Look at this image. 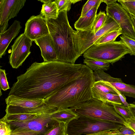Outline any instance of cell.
Here are the masks:
<instances>
[{"label": "cell", "mask_w": 135, "mask_h": 135, "mask_svg": "<svg viewBox=\"0 0 135 135\" xmlns=\"http://www.w3.org/2000/svg\"><path fill=\"white\" fill-rule=\"evenodd\" d=\"M121 40L130 50V55L135 56V40L127 36L122 35L120 37Z\"/></svg>", "instance_id": "32"}, {"label": "cell", "mask_w": 135, "mask_h": 135, "mask_svg": "<svg viewBox=\"0 0 135 135\" xmlns=\"http://www.w3.org/2000/svg\"><path fill=\"white\" fill-rule=\"evenodd\" d=\"M125 121L127 126L131 128L135 133V118L133 117Z\"/></svg>", "instance_id": "36"}, {"label": "cell", "mask_w": 135, "mask_h": 135, "mask_svg": "<svg viewBox=\"0 0 135 135\" xmlns=\"http://www.w3.org/2000/svg\"><path fill=\"white\" fill-rule=\"evenodd\" d=\"M115 111L126 120L133 117L128 107L123 104H114L112 105Z\"/></svg>", "instance_id": "28"}, {"label": "cell", "mask_w": 135, "mask_h": 135, "mask_svg": "<svg viewBox=\"0 0 135 135\" xmlns=\"http://www.w3.org/2000/svg\"><path fill=\"white\" fill-rule=\"evenodd\" d=\"M40 47L44 62L57 60L54 44L50 33L34 41Z\"/></svg>", "instance_id": "14"}, {"label": "cell", "mask_w": 135, "mask_h": 135, "mask_svg": "<svg viewBox=\"0 0 135 135\" xmlns=\"http://www.w3.org/2000/svg\"><path fill=\"white\" fill-rule=\"evenodd\" d=\"M66 135H69L67 134Z\"/></svg>", "instance_id": "43"}, {"label": "cell", "mask_w": 135, "mask_h": 135, "mask_svg": "<svg viewBox=\"0 0 135 135\" xmlns=\"http://www.w3.org/2000/svg\"><path fill=\"white\" fill-rule=\"evenodd\" d=\"M86 135H110V131H101Z\"/></svg>", "instance_id": "38"}, {"label": "cell", "mask_w": 135, "mask_h": 135, "mask_svg": "<svg viewBox=\"0 0 135 135\" xmlns=\"http://www.w3.org/2000/svg\"><path fill=\"white\" fill-rule=\"evenodd\" d=\"M0 78L1 89L6 91L9 89L10 88L5 70L0 69Z\"/></svg>", "instance_id": "33"}, {"label": "cell", "mask_w": 135, "mask_h": 135, "mask_svg": "<svg viewBox=\"0 0 135 135\" xmlns=\"http://www.w3.org/2000/svg\"><path fill=\"white\" fill-rule=\"evenodd\" d=\"M40 114H8L6 113L5 115L1 119L6 122H23L33 119Z\"/></svg>", "instance_id": "22"}, {"label": "cell", "mask_w": 135, "mask_h": 135, "mask_svg": "<svg viewBox=\"0 0 135 135\" xmlns=\"http://www.w3.org/2000/svg\"><path fill=\"white\" fill-rule=\"evenodd\" d=\"M100 5L93 7L83 17H80L74 24V27L77 30L86 31L92 29L97 10Z\"/></svg>", "instance_id": "16"}, {"label": "cell", "mask_w": 135, "mask_h": 135, "mask_svg": "<svg viewBox=\"0 0 135 135\" xmlns=\"http://www.w3.org/2000/svg\"><path fill=\"white\" fill-rule=\"evenodd\" d=\"M32 41L23 33L16 39L11 46V54L9 56V63L14 69H17L30 55V48Z\"/></svg>", "instance_id": "11"}, {"label": "cell", "mask_w": 135, "mask_h": 135, "mask_svg": "<svg viewBox=\"0 0 135 135\" xmlns=\"http://www.w3.org/2000/svg\"><path fill=\"white\" fill-rule=\"evenodd\" d=\"M52 0L51 2L44 3L40 14L46 20L55 19L58 17L59 11L56 3Z\"/></svg>", "instance_id": "19"}, {"label": "cell", "mask_w": 135, "mask_h": 135, "mask_svg": "<svg viewBox=\"0 0 135 135\" xmlns=\"http://www.w3.org/2000/svg\"><path fill=\"white\" fill-rule=\"evenodd\" d=\"M122 124L110 121L79 116L68 124L69 135H87L100 132L119 129Z\"/></svg>", "instance_id": "7"}, {"label": "cell", "mask_w": 135, "mask_h": 135, "mask_svg": "<svg viewBox=\"0 0 135 135\" xmlns=\"http://www.w3.org/2000/svg\"><path fill=\"white\" fill-rule=\"evenodd\" d=\"M102 0H88L83 5L80 17H82L93 7L100 5Z\"/></svg>", "instance_id": "31"}, {"label": "cell", "mask_w": 135, "mask_h": 135, "mask_svg": "<svg viewBox=\"0 0 135 135\" xmlns=\"http://www.w3.org/2000/svg\"><path fill=\"white\" fill-rule=\"evenodd\" d=\"M52 0H38V1L43 3H46L51 2Z\"/></svg>", "instance_id": "41"}, {"label": "cell", "mask_w": 135, "mask_h": 135, "mask_svg": "<svg viewBox=\"0 0 135 135\" xmlns=\"http://www.w3.org/2000/svg\"><path fill=\"white\" fill-rule=\"evenodd\" d=\"M70 108L79 116L110 121L127 126L125 119L116 112L112 105L95 98H92Z\"/></svg>", "instance_id": "4"}, {"label": "cell", "mask_w": 135, "mask_h": 135, "mask_svg": "<svg viewBox=\"0 0 135 135\" xmlns=\"http://www.w3.org/2000/svg\"><path fill=\"white\" fill-rule=\"evenodd\" d=\"M131 17V20L133 29L135 31V18L132 15H129Z\"/></svg>", "instance_id": "39"}, {"label": "cell", "mask_w": 135, "mask_h": 135, "mask_svg": "<svg viewBox=\"0 0 135 135\" xmlns=\"http://www.w3.org/2000/svg\"><path fill=\"white\" fill-rule=\"evenodd\" d=\"M113 132L115 133L122 135H135V133L133 130L124 125H122L119 129L113 130Z\"/></svg>", "instance_id": "35"}, {"label": "cell", "mask_w": 135, "mask_h": 135, "mask_svg": "<svg viewBox=\"0 0 135 135\" xmlns=\"http://www.w3.org/2000/svg\"><path fill=\"white\" fill-rule=\"evenodd\" d=\"M24 33L32 41L47 35L49 32L47 20L40 14L31 16L25 24Z\"/></svg>", "instance_id": "13"}, {"label": "cell", "mask_w": 135, "mask_h": 135, "mask_svg": "<svg viewBox=\"0 0 135 135\" xmlns=\"http://www.w3.org/2000/svg\"><path fill=\"white\" fill-rule=\"evenodd\" d=\"M53 112L40 114L33 119L25 122H6L10 127L11 135H37L57 122L51 117Z\"/></svg>", "instance_id": "9"}, {"label": "cell", "mask_w": 135, "mask_h": 135, "mask_svg": "<svg viewBox=\"0 0 135 135\" xmlns=\"http://www.w3.org/2000/svg\"><path fill=\"white\" fill-rule=\"evenodd\" d=\"M12 130L10 126L2 119L0 120V135H11Z\"/></svg>", "instance_id": "34"}, {"label": "cell", "mask_w": 135, "mask_h": 135, "mask_svg": "<svg viewBox=\"0 0 135 135\" xmlns=\"http://www.w3.org/2000/svg\"><path fill=\"white\" fill-rule=\"evenodd\" d=\"M91 91L117 94L113 88L101 80L95 81L92 87Z\"/></svg>", "instance_id": "25"}, {"label": "cell", "mask_w": 135, "mask_h": 135, "mask_svg": "<svg viewBox=\"0 0 135 135\" xmlns=\"http://www.w3.org/2000/svg\"><path fill=\"white\" fill-rule=\"evenodd\" d=\"M19 21L15 20L9 28L0 33V58H1L9 43L18 34L22 27Z\"/></svg>", "instance_id": "15"}, {"label": "cell", "mask_w": 135, "mask_h": 135, "mask_svg": "<svg viewBox=\"0 0 135 135\" xmlns=\"http://www.w3.org/2000/svg\"><path fill=\"white\" fill-rule=\"evenodd\" d=\"M26 1L0 0V33L6 30L9 20L17 16L20 11L24 6Z\"/></svg>", "instance_id": "12"}, {"label": "cell", "mask_w": 135, "mask_h": 135, "mask_svg": "<svg viewBox=\"0 0 135 135\" xmlns=\"http://www.w3.org/2000/svg\"><path fill=\"white\" fill-rule=\"evenodd\" d=\"M6 113L40 114L52 112L57 109L49 105L43 99H30L8 95L5 99Z\"/></svg>", "instance_id": "6"}, {"label": "cell", "mask_w": 135, "mask_h": 135, "mask_svg": "<svg viewBox=\"0 0 135 135\" xmlns=\"http://www.w3.org/2000/svg\"><path fill=\"white\" fill-rule=\"evenodd\" d=\"M129 105L128 107L133 117L135 118V102L129 104Z\"/></svg>", "instance_id": "37"}, {"label": "cell", "mask_w": 135, "mask_h": 135, "mask_svg": "<svg viewBox=\"0 0 135 135\" xmlns=\"http://www.w3.org/2000/svg\"><path fill=\"white\" fill-rule=\"evenodd\" d=\"M67 12H59L55 19L47 20L49 33L53 41L57 60L75 64L81 56L76 51L73 39V31L69 23Z\"/></svg>", "instance_id": "3"}, {"label": "cell", "mask_w": 135, "mask_h": 135, "mask_svg": "<svg viewBox=\"0 0 135 135\" xmlns=\"http://www.w3.org/2000/svg\"><path fill=\"white\" fill-rule=\"evenodd\" d=\"M95 81L94 72L86 65L81 75L55 91L45 101L57 109L73 107L92 98L91 88Z\"/></svg>", "instance_id": "2"}, {"label": "cell", "mask_w": 135, "mask_h": 135, "mask_svg": "<svg viewBox=\"0 0 135 135\" xmlns=\"http://www.w3.org/2000/svg\"><path fill=\"white\" fill-rule=\"evenodd\" d=\"M106 15L114 20L119 26L122 34L135 40V31L131 17L121 5L116 2L107 5Z\"/></svg>", "instance_id": "10"}, {"label": "cell", "mask_w": 135, "mask_h": 135, "mask_svg": "<svg viewBox=\"0 0 135 135\" xmlns=\"http://www.w3.org/2000/svg\"><path fill=\"white\" fill-rule=\"evenodd\" d=\"M131 53L129 48L121 40L99 45L93 44L83 53L88 58L113 64Z\"/></svg>", "instance_id": "5"}, {"label": "cell", "mask_w": 135, "mask_h": 135, "mask_svg": "<svg viewBox=\"0 0 135 135\" xmlns=\"http://www.w3.org/2000/svg\"><path fill=\"white\" fill-rule=\"evenodd\" d=\"M94 74L95 81L101 80L109 83L115 82H123L121 79L113 78L103 70H98L94 71Z\"/></svg>", "instance_id": "26"}, {"label": "cell", "mask_w": 135, "mask_h": 135, "mask_svg": "<svg viewBox=\"0 0 135 135\" xmlns=\"http://www.w3.org/2000/svg\"><path fill=\"white\" fill-rule=\"evenodd\" d=\"M92 97L112 105L114 104H123L119 95L108 93L91 91Z\"/></svg>", "instance_id": "18"}, {"label": "cell", "mask_w": 135, "mask_h": 135, "mask_svg": "<svg viewBox=\"0 0 135 135\" xmlns=\"http://www.w3.org/2000/svg\"><path fill=\"white\" fill-rule=\"evenodd\" d=\"M83 62L94 71L98 70H107L110 65V64L108 63L88 58H85Z\"/></svg>", "instance_id": "23"}, {"label": "cell", "mask_w": 135, "mask_h": 135, "mask_svg": "<svg viewBox=\"0 0 135 135\" xmlns=\"http://www.w3.org/2000/svg\"><path fill=\"white\" fill-rule=\"evenodd\" d=\"M116 0H102V2H104L107 5L114 2H116Z\"/></svg>", "instance_id": "40"}, {"label": "cell", "mask_w": 135, "mask_h": 135, "mask_svg": "<svg viewBox=\"0 0 135 135\" xmlns=\"http://www.w3.org/2000/svg\"><path fill=\"white\" fill-rule=\"evenodd\" d=\"M122 34L121 28L112 30L102 37L93 44L99 45L114 41L117 37Z\"/></svg>", "instance_id": "24"}, {"label": "cell", "mask_w": 135, "mask_h": 135, "mask_svg": "<svg viewBox=\"0 0 135 135\" xmlns=\"http://www.w3.org/2000/svg\"><path fill=\"white\" fill-rule=\"evenodd\" d=\"M135 18V15H132Z\"/></svg>", "instance_id": "42"}, {"label": "cell", "mask_w": 135, "mask_h": 135, "mask_svg": "<svg viewBox=\"0 0 135 135\" xmlns=\"http://www.w3.org/2000/svg\"><path fill=\"white\" fill-rule=\"evenodd\" d=\"M107 16L103 26L95 33H93L92 29L86 31L74 30L73 39L75 47L80 55L104 35L112 30L120 28L114 20Z\"/></svg>", "instance_id": "8"}, {"label": "cell", "mask_w": 135, "mask_h": 135, "mask_svg": "<svg viewBox=\"0 0 135 135\" xmlns=\"http://www.w3.org/2000/svg\"><path fill=\"white\" fill-rule=\"evenodd\" d=\"M68 124L58 122L37 135H66Z\"/></svg>", "instance_id": "21"}, {"label": "cell", "mask_w": 135, "mask_h": 135, "mask_svg": "<svg viewBox=\"0 0 135 135\" xmlns=\"http://www.w3.org/2000/svg\"><path fill=\"white\" fill-rule=\"evenodd\" d=\"M86 65L58 60L35 62L17 76L8 95L30 99L44 100L81 75Z\"/></svg>", "instance_id": "1"}, {"label": "cell", "mask_w": 135, "mask_h": 135, "mask_svg": "<svg viewBox=\"0 0 135 135\" xmlns=\"http://www.w3.org/2000/svg\"><path fill=\"white\" fill-rule=\"evenodd\" d=\"M52 119L57 121L68 124L71 121L79 117L70 108L57 109L51 115Z\"/></svg>", "instance_id": "17"}, {"label": "cell", "mask_w": 135, "mask_h": 135, "mask_svg": "<svg viewBox=\"0 0 135 135\" xmlns=\"http://www.w3.org/2000/svg\"><path fill=\"white\" fill-rule=\"evenodd\" d=\"M107 18V15L104 11H100L97 15L92 28L94 33H96L103 26Z\"/></svg>", "instance_id": "27"}, {"label": "cell", "mask_w": 135, "mask_h": 135, "mask_svg": "<svg viewBox=\"0 0 135 135\" xmlns=\"http://www.w3.org/2000/svg\"><path fill=\"white\" fill-rule=\"evenodd\" d=\"M104 81L107 84L119 91L125 96L135 98V86L127 84L123 82H115L109 83Z\"/></svg>", "instance_id": "20"}, {"label": "cell", "mask_w": 135, "mask_h": 135, "mask_svg": "<svg viewBox=\"0 0 135 135\" xmlns=\"http://www.w3.org/2000/svg\"><path fill=\"white\" fill-rule=\"evenodd\" d=\"M81 0H55L54 1L56 4L59 12L61 11H70L72 4H74Z\"/></svg>", "instance_id": "29"}, {"label": "cell", "mask_w": 135, "mask_h": 135, "mask_svg": "<svg viewBox=\"0 0 135 135\" xmlns=\"http://www.w3.org/2000/svg\"><path fill=\"white\" fill-rule=\"evenodd\" d=\"M117 1L128 13L135 15V0H118Z\"/></svg>", "instance_id": "30"}]
</instances>
